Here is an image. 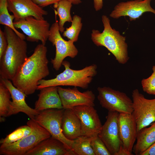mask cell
<instances>
[{
	"instance_id": "6da1fadb",
	"label": "cell",
	"mask_w": 155,
	"mask_h": 155,
	"mask_svg": "<svg viewBox=\"0 0 155 155\" xmlns=\"http://www.w3.org/2000/svg\"><path fill=\"white\" fill-rule=\"evenodd\" d=\"M47 52L45 45H37L11 80L13 85L27 96L33 94L37 90L39 81L50 73Z\"/></svg>"
},
{
	"instance_id": "7a4b0ae2",
	"label": "cell",
	"mask_w": 155,
	"mask_h": 155,
	"mask_svg": "<svg viewBox=\"0 0 155 155\" xmlns=\"http://www.w3.org/2000/svg\"><path fill=\"white\" fill-rule=\"evenodd\" d=\"M4 32L8 45L0 58V78L11 81L28 57L27 44L9 27L5 26Z\"/></svg>"
},
{
	"instance_id": "3957f363",
	"label": "cell",
	"mask_w": 155,
	"mask_h": 155,
	"mask_svg": "<svg viewBox=\"0 0 155 155\" xmlns=\"http://www.w3.org/2000/svg\"><path fill=\"white\" fill-rule=\"evenodd\" d=\"M104 29L102 32L93 30L91 38L97 46L106 48L115 57L120 64H124L129 59L128 55V45L126 42V37L111 27L109 18L105 15L102 17Z\"/></svg>"
},
{
	"instance_id": "277c9868",
	"label": "cell",
	"mask_w": 155,
	"mask_h": 155,
	"mask_svg": "<svg viewBox=\"0 0 155 155\" xmlns=\"http://www.w3.org/2000/svg\"><path fill=\"white\" fill-rule=\"evenodd\" d=\"M62 65L65 68L63 72L54 78L42 79L39 81L37 90L51 86H70L88 88L93 78L97 73V66L93 64L80 70H74L70 68V63L63 61Z\"/></svg>"
},
{
	"instance_id": "5b68a950",
	"label": "cell",
	"mask_w": 155,
	"mask_h": 155,
	"mask_svg": "<svg viewBox=\"0 0 155 155\" xmlns=\"http://www.w3.org/2000/svg\"><path fill=\"white\" fill-rule=\"evenodd\" d=\"M27 124L32 128L31 133L16 142L1 145V155H25L42 141L51 136L50 133L35 120L30 119Z\"/></svg>"
},
{
	"instance_id": "8992f818",
	"label": "cell",
	"mask_w": 155,
	"mask_h": 155,
	"mask_svg": "<svg viewBox=\"0 0 155 155\" xmlns=\"http://www.w3.org/2000/svg\"><path fill=\"white\" fill-rule=\"evenodd\" d=\"M97 90V98L102 107L108 111L132 114L133 101L125 93L108 87H98Z\"/></svg>"
},
{
	"instance_id": "52a82bcc",
	"label": "cell",
	"mask_w": 155,
	"mask_h": 155,
	"mask_svg": "<svg viewBox=\"0 0 155 155\" xmlns=\"http://www.w3.org/2000/svg\"><path fill=\"white\" fill-rule=\"evenodd\" d=\"M64 111L63 108L45 110L40 112L34 120L46 130L51 137L61 142L69 149L72 150L74 140L66 138L63 133L61 129Z\"/></svg>"
},
{
	"instance_id": "ba28073f",
	"label": "cell",
	"mask_w": 155,
	"mask_h": 155,
	"mask_svg": "<svg viewBox=\"0 0 155 155\" xmlns=\"http://www.w3.org/2000/svg\"><path fill=\"white\" fill-rule=\"evenodd\" d=\"M60 32L58 22L56 20L50 27L48 40L55 47V56L54 59H51V62L53 68L57 71L59 69L65 58H74L78 53L74 42L70 40H65Z\"/></svg>"
},
{
	"instance_id": "9c48e42d",
	"label": "cell",
	"mask_w": 155,
	"mask_h": 155,
	"mask_svg": "<svg viewBox=\"0 0 155 155\" xmlns=\"http://www.w3.org/2000/svg\"><path fill=\"white\" fill-rule=\"evenodd\" d=\"M133 111L132 113L135 120L137 132L155 121V98L148 99L137 89L132 93Z\"/></svg>"
},
{
	"instance_id": "30bf717a",
	"label": "cell",
	"mask_w": 155,
	"mask_h": 155,
	"mask_svg": "<svg viewBox=\"0 0 155 155\" xmlns=\"http://www.w3.org/2000/svg\"><path fill=\"white\" fill-rule=\"evenodd\" d=\"M16 28L21 29L26 36L27 40L32 42L40 41L45 45L48 39L50 24L44 19H38L32 16L24 19L14 21Z\"/></svg>"
},
{
	"instance_id": "8fae6325",
	"label": "cell",
	"mask_w": 155,
	"mask_h": 155,
	"mask_svg": "<svg viewBox=\"0 0 155 155\" xmlns=\"http://www.w3.org/2000/svg\"><path fill=\"white\" fill-rule=\"evenodd\" d=\"M119 115L117 112L108 111L106 121L98 135L112 155H117L123 147L119 132Z\"/></svg>"
},
{
	"instance_id": "7c38bea8",
	"label": "cell",
	"mask_w": 155,
	"mask_h": 155,
	"mask_svg": "<svg viewBox=\"0 0 155 155\" xmlns=\"http://www.w3.org/2000/svg\"><path fill=\"white\" fill-rule=\"evenodd\" d=\"M71 109L80 119L81 136L91 137L98 136L102 125L94 106H79Z\"/></svg>"
},
{
	"instance_id": "4fadbf2b",
	"label": "cell",
	"mask_w": 155,
	"mask_h": 155,
	"mask_svg": "<svg viewBox=\"0 0 155 155\" xmlns=\"http://www.w3.org/2000/svg\"><path fill=\"white\" fill-rule=\"evenodd\" d=\"M152 0H133L120 2L115 6L109 16L114 19L128 16L131 21L139 18L146 12L155 14V10L150 5Z\"/></svg>"
},
{
	"instance_id": "5bb4252c",
	"label": "cell",
	"mask_w": 155,
	"mask_h": 155,
	"mask_svg": "<svg viewBox=\"0 0 155 155\" xmlns=\"http://www.w3.org/2000/svg\"><path fill=\"white\" fill-rule=\"evenodd\" d=\"M58 91L64 109H71L79 106H94L95 96L91 90H87L82 92L77 87L64 88L59 86Z\"/></svg>"
},
{
	"instance_id": "9a60e30c",
	"label": "cell",
	"mask_w": 155,
	"mask_h": 155,
	"mask_svg": "<svg viewBox=\"0 0 155 155\" xmlns=\"http://www.w3.org/2000/svg\"><path fill=\"white\" fill-rule=\"evenodd\" d=\"M2 82L9 90L11 95V101L7 117L22 112L31 119L34 120L35 117L39 112L30 107L25 101L27 95L15 87L11 80L5 79L0 78Z\"/></svg>"
},
{
	"instance_id": "2e32d148",
	"label": "cell",
	"mask_w": 155,
	"mask_h": 155,
	"mask_svg": "<svg viewBox=\"0 0 155 155\" xmlns=\"http://www.w3.org/2000/svg\"><path fill=\"white\" fill-rule=\"evenodd\" d=\"M7 8L14 16V21L32 16L38 19H44L47 12L32 0H7Z\"/></svg>"
},
{
	"instance_id": "e0dca14e",
	"label": "cell",
	"mask_w": 155,
	"mask_h": 155,
	"mask_svg": "<svg viewBox=\"0 0 155 155\" xmlns=\"http://www.w3.org/2000/svg\"><path fill=\"white\" fill-rule=\"evenodd\" d=\"M118 126L120 137L124 148L129 155H133L132 152L136 140L137 127L132 114L119 113Z\"/></svg>"
},
{
	"instance_id": "ac0fdd59",
	"label": "cell",
	"mask_w": 155,
	"mask_h": 155,
	"mask_svg": "<svg viewBox=\"0 0 155 155\" xmlns=\"http://www.w3.org/2000/svg\"><path fill=\"white\" fill-rule=\"evenodd\" d=\"M25 155H75L61 142L51 136L40 142Z\"/></svg>"
},
{
	"instance_id": "d6986e66",
	"label": "cell",
	"mask_w": 155,
	"mask_h": 155,
	"mask_svg": "<svg viewBox=\"0 0 155 155\" xmlns=\"http://www.w3.org/2000/svg\"><path fill=\"white\" fill-rule=\"evenodd\" d=\"M40 90L38 99L35 104L36 110L40 112L48 109L63 108L58 92V86H49Z\"/></svg>"
},
{
	"instance_id": "ffe728a7",
	"label": "cell",
	"mask_w": 155,
	"mask_h": 155,
	"mask_svg": "<svg viewBox=\"0 0 155 155\" xmlns=\"http://www.w3.org/2000/svg\"><path fill=\"white\" fill-rule=\"evenodd\" d=\"M61 129L64 135L69 140H74L81 136L80 119L71 109H64Z\"/></svg>"
},
{
	"instance_id": "44dd1931",
	"label": "cell",
	"mask_w": 155,
	"mask_h": 155,
	"mask_svg": "<svg viewBox=\"0 0 155 155\" xmlns=\"http://www.w3.org/2000/svg\"><path fill=\"white\" fill-rule=\"evenodd\" d=\"M148 127H143L137 131L136 142L132 152L135 155L142 154L155 142V121Z\"/></svg>"
},
{
	"instance_id": "7402d4cb",
	"label": "cell",
	"mask_w": 155,
	"mask_h": 155,
	"mask_svg": "<svg viewBox=\"0 0 155 155\" xmlns=\"http://www.w3.org/2000/svg\"><path fill=\"white\" fill-rule=\"evenodd\" d=\"M72 3L67 0H61L54 4L53 7L56 9L55 10V14L58 15L59 18L58 22L60 32L64 31V25L66 22H71L72 18L70 11Z\"/></svg>"
},
{
	"instance_id": "603a6c76",
	"label": "cell",
	"mask_w": 155,
	"mask_h": 155,
	"mask_svg": "<svg viewBox=\"0 0 155 155\" xmlns=\"http://www.w3.org/2000/svg\"><path fill=\"white\" fill-rule=\"evenodd\" d=\"M92 137L81 135L74 140L71 150L75 155H95L91 144Z\"/></svg>"
},
{
	"instance_id": "cb8c5ba5",
	"label": "cell",
	"mask_w": 155,
	"mask_h": 155,
	"mask_svg": "<svg viewBox=\"0 0 155 155\" xmlns=\"http://www.w3.org/2000/svg\"><path fill=\"white\" fill-rule=\"evenodd\" d=\"M7 1V0H0V24L9 27L21 38L25 40L26 36L17 30L14 26L13 20L14 19V16L13 14H10L9 12Z\"/></svg>"
},
{
	"instance_id": "d4e9b609",
	"label": "cell",
	"mask_w": 155,
	"mask_h": 155,
	"mask_svg": "<svg viewBox=\"0 0 155 155\" xmlns=\"http://www.w3.org/2000/svg\"><path fill=\"white\" fill-rule=\"evenodd\" d=\"M32 131V128L28 125L20 126L0 141L1 145H6L17 142L30 135Z\"/></svg>"
},
{
	"instance_id": "484cf974",
	"label": "cell",
	"mask_w": 155,
	"mask_h": 155,
	"mask_svg": "<svg viewBox=\"0 0 155 155\" xmlns=\"http://www.w3.org/2000/svg\"><path fill=\"white\" fill-rule=\"evenodd\" d=\"M71 22V26L66 28V30L63 32V35L74 42L77 41L82 29V18L79 16L75 15L73 17Z\"/></svg>"
},
{
	"instance_id": "4316f807",
	"label": "cell",
	"mask_w": 155,
	"mask_h": 155,
	"mask_svg": "<svg viewBox=\"0 0 155 155\" xmlns=\"http://www.w3.org/2000/svg\"><path fill=\"white\" fill-rule=\"evenodd\" d=\"M11 98L9 90L0 82V116L6 117L10 107Z\"/></svg>"
},
{
	"instance_id": "83f0119b",
	"label": "cell",
	"mask_w": 155,
	"mask_h": 155,
	"mask_svg": "<svg viewBox=\"0 0 155 155\" xmlns=\"http://www.w3.org/2000/svg\"><path fill=\"white\" fill-rule=\"evenodd\" d=\"M152 70L151 75L142 80L141 84L144 92L149 94L155 95V65L153 66Z\"/></svg>"
},
{
	"instance_id": "f1b7e54d",
	"label": "cell",
	"mask_w": 155,
	"mask_h": 155,
	"mask_svg": "<svg viewBox=\"0 0 155 155\" xmlns=\"http://www.w3.org/2000/svg\"><path fill=\"white\" fill-rule=\"evenodd\" d=\"M91 144L95 155H111L98 136L92 137Z\"/></svg>"
},
{
	"instance_id": "f546056e",
	"label": "cell",
	"mask_w": 155,
	"mask_h": 155,
	"mask_svg": "<svg viewBox=\"0 0 155 155\" xmlns=\"http://www.w3.org/2000/svg\"><path fill=\"white\" fill-rule=\"evenodd\" d=\"M8 43L4 32L0 29V58L5 52Z\"/></svg>"
},
{
	"instance_id": "4dcf8cb0",
	"label": "cell",
	"mask_w": 155,
	"mask_h": 155,
	"mask_svg": "<svg viewBox=\"0 0 155 155\" xmlns=\"http://www.w3.org/2000/svg\"><path fill=\"white\" fill-rule=\"evenodd\" d=\"M36 3L41 7H44L57 3L61 0H32Z\"/></svg>"
},
{
	"instance_id": "1f68e13d",
	"label": "cell",
	"mask_w": 155,
	"mask_h": 155,
	"mask_svg": "<svg viewBox=\"0 0 155 155\" xmlns=\"http://www.w3.org/2000/svg\"><path fill=\"white\" fill-rule=\"evenodd\" d=\"M142 155H155V142L144 152Z\"/></svg>"
},
{
	"instance_id": "d6a6232c",
	"label": "cell",
	"mask_w": 155,
	"mask_h": 155,
	"mask_svg": "<svg viewBox=\"0 0 155 155\" xmlns=\"http://www.w3.org/2000/svg\"><path fill=\"white\" fill-rule=\"evenodd\" d=\"M94 7L96 11L101 9L103 6V0H93Z\"/></svg>"
},
{
	"instance_id": "836d02e7",
	"label": "cell",
	"mask_w": 155,
	"mask_h": 155,
	"mask_svg": "<svg viewBox=\"0 0 155 155\" xmlns=\"http://www.w3.org/2000/svg\"><path fill=\"white\" fill-rule=\"evenodd\" d=\"M71 2L72 4L74 5H78L82 2L81 0H67Z\"/></svg>"
}]
</instances>
